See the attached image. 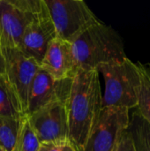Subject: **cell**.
Listing matches in <instances>:
<instances>
[{"label":"cell","instance_id":"6da1fadb","mask_svg":"<svg viewBox=\"0 0 150 151\" xmlns=\"http://www.w3.org/2000/svg\"><path fill=\"white\" fill-rule=\"evenodd\" d=\"M65 106L69 139L78 151H83L103 109V93L97 70L77 71Z\"/></svg>","mask_w":150,"mask_h":151},{"label":"cell","instance_id":"7a4b0ae2","mask_svg":"<svg viewBox=\"0 0 150 151\" xmlns=\"http://www.w3.org/2000/svg\"><path fill=\"white\" fill-rule=\"evenodd\" d=\"M72 47L77 71L97 70L102 65L126 58L118 33L101 20L76 38Z\"/></svg>","mask_w":150,"mask_h":151},{"label":"cell","instance_id":"3957f363","mask_svg":"<svg viewBox=\"0 0 150 151\" xmlns=\"http://www.w3.org/2000/svg\"><path fill=\"white\" fill-rule=\"evenodd\" d=\"M97 71L104 81L103 108H137L141 76L135 63L126 57L122 60L102 65Z\"/></svg>","mask_w":150,"mask_h":151},{"label":"cell","instance_id":"277c9868","mask_svg":"<svg viewBox=\"0 0 150 151\" xmlns=\"http://www.w3.org/2000/svg\"><path fill=\"white\" fill-rule=\"evenodd\" d=\"M57 37L72 42L89 27L100 21L82 0H44Z\"/></svg>","mask_w":150,"mask_h":151},{"label":"cell","instance_id":"5b68a950","mask_svg":"<svg viewBox=\"0 0 150 151\" xmlns=\"http://www.w3.org/2000/svg\"><path fill=\"white\" fill-rule=\"evenodd\" d=\"M43 0H0V47L19 48L24 31Z\"/></svg>","mask_w":150,"mask_h":151},{"label":"cell","instance_id":"8992f818","mask_svg":"<svg viewBox=\"0 0 150 151\" xmlns=\"http://www.w3.org/2000/svg\"><path fill=\"white\" fill-rule=\"evenodd\" d=\"M130 121V110L103 107L83 151H113Z\"/></svg>","mask_w":150,"mask_h":151},{"label":"cell","instance_id":"52a82bcc","mask_svg":"<svg viewBox=\"0 0 150 151\" xmlns=\"http://www.w3.org/2000/svg\"><path fill=\"white\" fill-rule=\"evenodd\" d=\"M27 119L39 143L69 139L65 103L46 105L27 115Z\"/></svg>","mask_w":150,"mask_h":151},{"label":"cell","instance_id":"ba28073f","mask_svg":"<svg viewBox=\"0 0 150 151\" xmlns=\"http://www.w3.org/2000/svg\"><path fill=\"white\" fill-rule=\"evenodd\" d=\"M4 59V73L17 92L27 114L29 90L40 69L39 63L25 55L19 48H1Z\"/></svg>","mask_w":150,"mask_h":151},{"label":"cell","instance_id":"9c48e42d","mask_svg":"<svg viewBox=\"0 0 150 151\" xmlns=\"http://www.w3.org/2000/svg\"><path fill=\"white\" fill-rule=\"evenodd\" d=\"M55 37V27L43 0L42 8L26 27L19 49L40 65L50 42Z\"/></svg>","mask_w":150,"mask_h":151},{"label":"cell","instance_id":"30bf717a","mask_svg":"<svg viewBox=\"0 0 150 151\" xmlns=\"http://www.w3.org/2000/svg\"><path fill=\"white\" fill-rule=\"evenodd\" d=\"M72 81V79L57 80L40 68L29 90L27 116L50 104L66 103Z\"/></svg>","mask_w":150,"mask_h":151},{"label":"cell","instance_id":"8fae6325","mask_svg":"<svg viewBox=\"0 0 150 151\" xmlns=\"http://www.w3.org/2000/svg\"><path fill=\"white\" fill-rule=\"evenodd\" d=\"M40 68L57 80L72 79L77 69L72 43L55 37L46 50Z\"/></svg>","mask_w":150,"mask_h":151},{"label":"cell","instance_id":"7c38bea8","mask_svg":"<svg viewBox=\"0 0 150 151\" xmlns=\"http://www.w3.org/2000/svg\"><path fill=\"white\" fill-rule=\"evenodd\" d=\"M0 117L16 119L27 117L19 97L5 73L0 74Z\"/></svg>","mask_w":150,"mask_h":151},{"label":"cell","instance_id":"4fadbf2b","mask_svg":"<svg viewBox=\"0 0 150 151\" xmlns=\"http://www.w3.org/2000/svg\"><path fill=\"white\" fill-rule=\"evenodd\" d=\"M127 131L135 151H150V125L137 111L130 116Z\"/></svg>","mask_w":150,"mask_h":151},{"label":"cell","instance_id":"5bb4252c","mask_svg":"<svg viewBox=\"0 0 150 151\" xmlns=\"http://www.w3.org/2000/svg\"><path fill=\"white\" fill-rule=\"evenodd\" d=\"M136 65L141 76L137 111L150 125V65L142 64L141 62H137Z\"/></svg>","mask_w":150,"mask_h":151},{"label":"cell","instance_id":"9a60e30c","mask_svg":"<svg viewBox=\"0 0 150 151\" xmlns=\"http://www.w3.org/2000/svg\"><path fill=\"white\" fill-rule=\"evenodd\" d=\"M23 119L0 117V151L13 150Z\"/></svg>","mask_w":150,"mask_h":151},{"label":"cell","instance_id":"2e32d148","mask_svg":"<svg viewBox=\"0 0 150 151\" xmlns=\"http://www.w3.org/2000/svg\"><path fill=\"white\" fill-rule=\"evenodd\" d=\"M39 142L32 131L27 117L24 118L20 128V132L12 151H38Z\"/></svg>","mask_w":150,"mask_h":151},{"label":"cell","instance_id":"e0dca14e","mask_svg":"<svg viewBox=\"0 0 150 151\" xmlns=\"http://www.w3.org/2000/svg\"><path fill=\"white\" fill-rule=\"evenodd\" d=\"M38 151H78V150L72 141L67 139L40 143Z\"/></svg>","mask_w":150,"mask_h":151},{"label":"cell","instance_id":"ac0fdd59","mask_svg":"<svg viewBox=\"0 0 150 151\" xmlns=\"http://www.w3.org/2000/svg\"><path fill=\"white\" fill-rule=\"evenodd\" d=\"M113 151H135L133 141L127 130L123 134Z\"/></svg>","mask_w":150,"mask_h":151},{"label":"cell","instance_id":"d6986e66","mask_svg":"<svg viewBox=\"0 0 150 151\" xmlns=\"http://www.w3.org/2000/svg\"><path fill=\"white\" fill-rule=\"evenodd\" d=\"M4 73V59L2 53V49L0 47V74Z\"/></svg>","mask_w":150,"mask_h":151}]
</instances>
